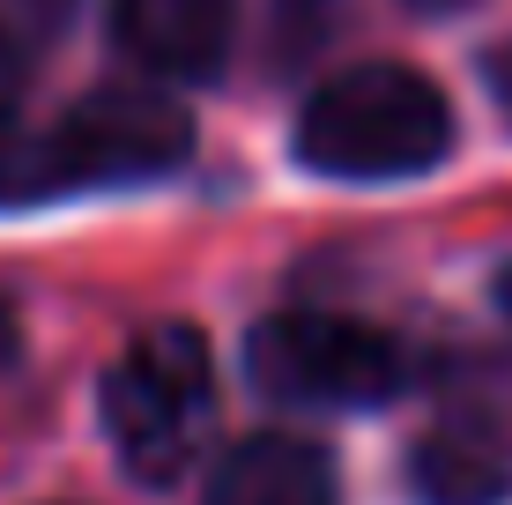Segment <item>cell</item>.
<instances>
[{
	"label": "cell",
	"instance_id": "cell-1",
	"mask_svg": "<svg viewBox=\"0 0 512 505\" xmlns=\"http://www.w3.org/2000/svg\"><path fill=\"white\" fill-rule=\"evenodd\" d=\"M193 127L186 112L149 82L82 97L67 119H52L45 134L0 127V201H52L82 194V186H134L164 179L171 164H186Z\"/></svg>",
	"mask_w": 512,
	"mask_h": 505
},
{
	"label": "cell",
	"instance_id": "cell-2",
	"mask_svg": "<svg viewBox=\"0 0 512 505\" xmlns=\"http://www.w3.org/2000/svg\"><path fill=\"white\" fill-rule=\"evenodd\" d=\"M453 149V104L394 60L320 82L297 112V156L320 179H416Z\"/></svg>",
	"mask_w": 512,
	"mask_h": 505
},
{
	"label": "cell",
	"instance_id": "cell-3",
	"mask_svg": "<svg viewBox=\"0 0 512 505\" xmlns=\"http://www.w3.org/2000/svg\"><path fill=\"white\" fill-rule=\"evenodd\" d=\"M208 409H216V357H208V335L186 320L134 335L104 379V431H112L134 483L186 476Z\"/></svg>",
	"mask_w": 512,
	"mask_h": 505
},
{
	"label": "cell",
	"instance_id": "cell-4",
	"mask_svg": "<svg viewBox=\"0 0 512 505\" xmlns=\"http://www.w3.org/2000/svg\"><path fill=\"white\" fill-rule=\"evenodd\" d=\"M245 372L268 402L297 409H372L386 394H401L409 357L394 335L342 312H268L245 335Z\"/></svg>",
	"mask_w": 512,
	"mask_h": 505
},
{
	"label": "cell",
	"instance_id": "cell-5",
	"mask_svg": "<svg viewBox=\"0 0 512 505\" xmlns=\"http://www.w3.org/2000/svg\"><path fill=\"white\" fill-rule=\"evenodd\" d=\"M112 38L141 75L201 82L231 52V0H112Z\"/></svg>",
	"mask_w": 512,
	"mask_h": 505
},
{
	"label": "cell",
	"instance_id": "cell-6",
	"mask_svg": "<svg viewBox=\"0 0 512 505\" xmlns=\"http://www.w3.org/2000/svg\"><path fill=\"white\" fill-rule=\"evenodd\" d=\"M201 505H342V491H334L327 446L297 439V431H260L216 461Z\"/></svg>",
	"mask_w": 512,
	"mask_h": 505
},
{
	"label": "cell",
	"instance_id": "cell-7",
	"mask_svg": "<svg viewBox=\"0 0 512 505\" xmlns=\"http://www.w3.org/2000/svg\"><path fill=\"white\" fill-rule=\"evenodd\" d=\"M409 491L423 505H505L512 498V439L498 424L446 416L409 454Z\"/></svg>",
	"mask_w": 512,
	"mask_h": 505
},
{
	"label": "cell",
	"instance_id": "cell-8",
	"mask_svg": "<svg viewBox=\"0 0 512 505\" xmlns=\"http://www.w3.org/2000/svg\"><path fill=\"white\" fill-rule=\"evenodd\" d=\"M75 0H0V67H23L60 45Z\"/></svg>",
	"mask_w": 512,
	"mask_h": 505
},
{
	"label": "cell",
	"instance_id": "cell-9",
	"mask_svg": "<svg viewBox=\"0 0 512 505\" xmlns=\"http://www.w3.org/2000/svg\"><path fill=\"white\" fill-rule=\"evenodd\" d=\"M490 97H498V112L512 119V38L490 52Z\"/></svg>",
	"mask_w": 512,
	"mask_h": 505
},
{
	"label": "cell",
	"instance_id": "cell-10",
	"mask_svg": "<svg viewBox=\"0 0 512 505\" xmlns=\"http://www.w3.org/2000/svg\"><path fill=\"white\" fill-rule=\"evenodd\" d=\"M15 357V312H8V298H0V364Z\"/></svg>",
	"mask_w": 512,
	"mask_h": 505
},
{
	"label": "cell",
	"instance_id": "cell-11",
	"mask_svg": "<svg viewBox=\"0 0 512 505\" xmlns=\"http://www.w3.org/2000/svg\"><path fill=\"white\" fill-rule=\"evenodd\" d=\"M498 305H505V320H512V260H505V275H498Z\"/></svg>",
	"mask_w": 512,
	"mask_h": 505
},
{
	"label": "cell",
	"instance_id": "cell-12",
	"mask_svg": "<svg viewBox=\"0 0 512 505\" xmlns=\"http://www.w3.org/2000/svg\"><path fill=\"white\" fill-rule=\"evenodd\" d=\"M0 127H8V82H0Z\"/></svg>",
	"mask_w": 512,
	"mask_h": 505
}]
</instances>
